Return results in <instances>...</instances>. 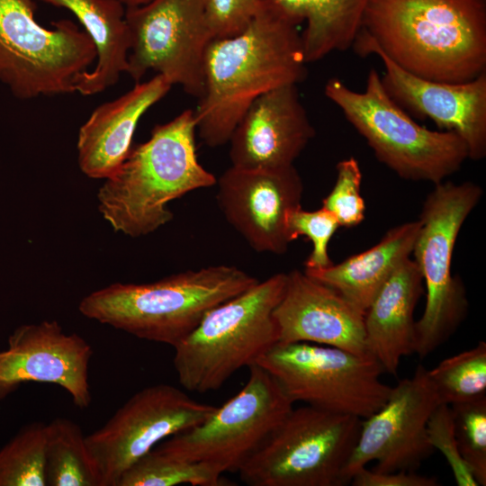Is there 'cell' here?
Returning <instances> with one entry per match:
<instances>
[{"mask_svg": "<svg viewBox=\"0 0 486 486\" xmlns=\"http://www.w3.org/2000/svg\"><path fill=\"white\" fill-rule=\"evenodd\" d=\"M352 48L425 79L471 81L486 72V0H369Z\"/></svg>", "mask_w": 486, "mask_h": 486, "instance_id": "6da1fadb", "label": "cell"}, {"mask_svg": "<svg viewBox=\"0 0 486 486\" xmlns=\"http://www.w3.org/2000/svg\"><path fill=\"white\" fill-rule=\"evenodd\" d=\"M298 26L261 3L241 32L209 42L203 92L194 111L196 132L205 145H225L257 97L305 78L307 63Z\"/></svg>", "mask_w": 486, "mask_h": 486, "instance_id": "7a4b0ae2", "label": "cell"}, {"mask_svg": "<svg viewBox=\"0 0 486 486\" xmlns=\"http://www.w3.org/2000/svg\"><path fill=\"white\" fill-rule=\"evenodd\" d=\"M196 121L191 109L156 125L149 139L132 147L97 192L98 210L115 232L148 235L173 219L167 204L216 184L198 161Z\"/></svg>", "mask_w": 486, "mask_h": 486, "instance_id": "3957f363", "label": "cell"}, {"mask_svg": "<svg viewBox=\"0 0 486 486\" xmlns=\"http://www.w3.org/2000/svg\"><path fill=\"white\" fill-rule=\"evenodd\" d=\"M258 281L234 266H211L148 284H110L85 296L78 310L87 319L174 347L209 310Z\"/></svg>", "mask_w": 486, "mask_h": 486, "instance_id": "277c9868", "label": "cell"}, {"mask_svg": "<svg viewBox=\"0 0 486 486\" xmlns=\"http://www.w3.org/2000/svg\"><path fill=\"white\" fill-rule=\"evenodd\" d=\"M286 273H277L209 310L174 346V368L188 392L220 389L278 343L274 310L284 292Z\"/></svg>", "mask_w": 486, "mask_h": 486, "instance_id": "5b68a950", "label": "cell"}, {"mask_svg": "<svg viewBox=\"0 0 486 486\" xmlns=\"http://www.w3.org/2000/svg\"><path fill=\"white\" fill-rule=\"evenodd\" d=\"M324 94L365 139L376 158L402 179L436 184L469 158L458 134L431 130L414 122L390 97L374 68L364 91H354L334 77L325 85Z\"/></svg>", "mask_w": 486, "mask_h": 486, "instance_id": "8992f818", "label": "cell"}, {"mask_svg": "<svg viewBox=\"0 0 486 486\" xmlns=\"http://www.w3.org/2000/svg\"><path fill=\"white\" fill-rule=\"evenodd\" d=\"M472 182H441L424 201L412 249L426 289V305L415 325V353L423 358L445 343L468 312L462 280L452 274L455 242L464 220L482 196Z\"/></svg>", "mask_w": 486, "mask_h": 486, "instance_id": "52a82bcc", "label": "cell"}, {"mask_svg": "<svg viewBox=\"0 0 486 486\" xmlns=\"http://www.w3.org/2000/svg\"><path fill=\"white\" fill-rule=\"evenodd\" d=\"M362 419L311 406L292 409L238 472L249 486H342Z\"/></svg>", "mask_w": 486, "mask_h": 486, "instance_id": "ba28073f", "label": "cell"}, {"mask_svg": "<svg viewBox=\"0 0 486 486\" xmlns=\"http://www.w3.org/2000/svg\"><path fill=\"white\" fill-rule=\"evenodd\" d=\"M35 11L33 0H0V83L21 100L72 94L95 47L74 22L46 28Z\"/></svg>", "mask_w": 486, "mask_h": 486, "instance_id": "9c48e42d", "label": "cell"}, {"mask_svg": "<svg viewBox=\"0 0 486 486\" xmlns=\"http://www.w3.org/2000/svg\"><path fill=\"white\" fill-rule=\"evenodd\" d=\"M294 403L364 419L387 400L392 387L370 354L307 342L276 343L256 363Z\"/></svg>", "mask_w": 486, "mask_h": 486, "instance_id": "30bf717a", "label": "cell"}, {"mask_svg": "<svg viewBox=\"0 0 486 486\" xmlns=\"http://www.w3.org/2000/svg\"><path fill=\"white\" fill-rule=\"evenodd\" d=\"M241 390L198 426L164 440L158 452L209 464L220 473L238 472L292 409L276 380L256 364Z\"/></svg>", "mask_w": 486, "mask_h": 486, "instance_id": "8fae6325", "label": "cell"}, {"mask_svg": "<svg viewBox=\"0 0 486 486\" xmlns=\"http://www.w3.org/2000/svg\"><path fill=\"white\" fill-rule=\"evenodd\" d=\"M208 0H151L126 7L130 35L127 74L140 82L148 71L165 76L190 95L203 92V58L212 40Z\"/></svg>", "mask_w": 486, "mask_h": 486, "instance_id": "7c38bea8", "label": "cell"}, {"mask_svg": "<svg viewBox=\"0 0 486 486\" xmlns=\"http://www.w3.org/2000/svg\"><path fill=\"white\" fill-rule=\"evenodd\" d=\"M216 408L170 384L136 392L104 426L86 436L101 486H117L123 472L161 441L202 423Z\"/></svg>", "mask_w": 486, "mask_h": 486, "instance_id": "4fadbf2b", "label": "cell"}, {"mask_svg": "<svg viewBox=\"0 0 486 486\" xmlns=\"http://www.w3.org/2000/svg\"><path fill=\"white\" fill-rule=\"evenodd\" d=\"M440 404L436 389L423 365L413 375L392 387L385 403L362 419L356 444L345 469L346 481L367 464L375 461L376 472L416 471L435 449L427 436V426Z\"/></svg>", "mask_w": 486, "mask_h": 486, "instance_id": "5bb4252c", "label": "cell"}, {"mask_svg": "<svg viewBox=\"0 0 486 486\" xmlns=\"http://www.w3.org/2000/svg\"><path fill=\"white\" fill-rule=\"evenodd\" d=\"M227 221L256 252L281 255L292 242L288 213L301 205L302 179L294 165L264 169L230 166L216 181Z\"/></svg>", "mask_w": 486, "mask_h": 486, "instance_id": "9a60e30c", "label": "cell"}, {"mask_svg": "<svg viewBox=\"0 0 486 486\" xmlns=\"http://www.w3.org/2000/svg\"><path fill=\"white\" fill-rule=\"evenodd\" d=\"M92 346L81 336L68 334L56 320L22 324L0 349V401L29 382L57 384L76 406L92 401L88 380Z\"/></svg>", "mask_w": 486, "mask_h": 486, "instance_id": "2e32d148", "label": "cell"}, {"mask_svg": "<svg viewBox=\"0 0 486 486\" xmlns=\"http://www.w3.org/2000/svg\"><path fill=\"white\" fill-rule=\"evenodd\" d=\"M371 54L382 61V83L399 106L458 134L470 159L486 156V72L464 83L436 82L407 72L378 50H367L364 57Z\"/></svg>", "mask_w": 486, "mask_h": 486, "instance_id": "e0dca14e", "label": "cell"}, {"mask_svg": "<svg viewBox=\"0 0 486 486\" xmlns=\"http://www.w3.org/2000/svg\"><path fill=\"white\" fill-rule=\"evenodd\" d=\"M314 136L297 85L276 87L257 97L235 127L229 140L231 166L264 169L293 165Z\"/></svg>", "mask_w": 486, "mask_h": 486, "instance_id": "ac0fdd59", "label": "cell"}, {"mask_svg": "<svg viewBox=\"0 0 486 486\" xmlns=\"http://www.w3.org/2000/svg\"><path fill=\"white\" fill-rule=\"evenodd\" d=\"M278 343L307 342L366 354L364 313L331 287L304 271L286 273L274 310Z\"/></svg>", "mask_w": 486, "mask_h": 486, "instance_id": "d6986e66", "label": "cell"}, {"mask_svg": "<svg viewBox=\"0 0 486 486\" xmlns=\"http://www.w3.org/2000/svg\"><path fill=\"white\" fill-rule=\"evenodd\" d=\"M171 83L157 74L118 98L96 107L80 127L77 161L82 173L106 179L121 166L132 148L140 118L171 89Z\"/></svg>", "mask_w": 486, "mask_h": 486, "instance_id": "ffe728a7", "label": "cell"}, {"mask_svg": "<svg viewBox=\"0 0 486 486\" xmlns=\"http://www.w3.org/2000/svg\"><path fill=\"white\" fill-rule=\"evenodd\" d=\"M424 292L421 273L406 259L382 286L364 312L366 352L396 375L402 357L415 353V307Z\"/></svg>", "mask_w": 486, "mask_h": 486, "instance_id": "44dd1931", "label": "cell"}, {"mask_svg": "<svg viewBox=\"0 0 486 486\" xmlns=\"http://www.w3.org/2000/svg\"><path fill=\"white\" fill-rule=\"evenodd\" d=\"M419 227V220L402 223L360 254L326 268L304 272L336 290L364 313L385 282L410 257Z\"/></svg>", "mask_w": 486, "mask_h": 486, "instance_id": "7402d4cb", "label": "cell"}, {"mask_svg": "<svg viewBox=\"0 0 486 486\" xmlns=\"http://www.w3.org/2000/svg\"><path fill=\"white\" fill-rule=\"evenodd\" d=\"M42 1L70 11L95 47L96 65L79 76L76 92L93 95L114 86L127 72L131 44L125 5L120 0Z\"/></svg>", "mask_w": 486, "mask_h": 486, "instance_id": "603a6c76", "label": "cell"}, {"mask_svg": "<svg viewBox=\"0 0 486 486\" xmlns=\"http://www.w3.org/2000/svg\"><path fill=\"white\" fill-rule=\"evenodd\" d=\"M296 24L306 63L316 62L333 51L350 47L358 33L369 0H260Z\"/></svg>", "mask_w": 486, "mask_h": 486, "instance_id": "cb8c5ba5", "label": "cell"}, {"mask_svg": "<svg viewBox=\"0 0 486 486\" xmlns=\"http://www.w3.org/2000/svg\"><path fill=\"white\" fill-rule=\"evenodd\" d=\"M81 428L67 418L46 424L47 486H101L95 462Z\"/></svg>", "mask_w": 486, "mask_h": 486, "instance_id": "d4e9b609", "label": "cell"}, {"mask_svg": "<svg viewBox=\"0 0 486 486\" xmlns=\"http://www.w3.org/2000/svg\"><path fill=\"white\" fill-rule=\"evenodd\" d=\"M440 404L453 405L486 397V343L441 361L428 370Z\"/></svg>", "mask_w": 486, "mask_h": 486, "instance_id": "484cf974", "label": "cell"}, {"mask_svg": "<svg viewBox=\"0 0 486 486\" xmlns=\"http://www.w3.org/2000/svg\"><path fill=\"white\" fill-rule=\"evenodd\" d=\"M222 474L209 464L169 457L153 448L128 470L117 486H220Z\"/></svg>", "mask_w": 486, "mask_h": 486, "instance_id": "4316f807", "label": "cell"}, {"mask_svg": "<svg viewBox=\"0 0 486 486\" xmlns=\"http://www.w3.org/2000/svg\"><path fill=\"white\" fill-rule=\"evenodd\" d=\"M46 424L23 426L0 449V486H46Z\"/></svg>", "mask_w": 486, "mask_h": 486, "instance_id": "83f0119b", "label": "cell"}, {"mask_svg": "<svg viewBox=\"0 0 486 486\" xmlns=\"http://www.w3.org/2000/svg\"><path fill=\"white\" fill-rule=\"evenodd\" d=\"M460 453L478 485H486V397L450 405Z\"/></svg>", "mask_w": 486, "mask_h": 486, "instance_id": "f1b7e54d", "label": "cell"}, {"mask_svg": "<svg viewBox=\"0 0 486 486\" xmlns=\"http://www.w3.org/2000/svg\"><path fill=\"white\" fill-rule=\"evenodd\" d=\"M286 224L292 241L305 236L312 243V250L304 262L306 270L322 269L334 264L328 245L340 226L327 209L321 206L316 211H305L300 206L288 213Z\"/></svg>", "mask_w": 486, "mask_h": 486, "instance_id": "f546056e", "label": "cell"}, {"mask_svg": "<svg viewBox=\"0 0 486 486\" xmlns=\"http://www.w3.org/2000/svg\"><path fill=\"white\" fill-rule=\"evenodd\" d=\"M362 172L354 157L337 165V179L330 193L322 200L340 227L352 228L364 219L365 204L361 195Z\"/></svg>", "mask_w": 486, "mask_h": 486, "instance_id": "4dcf8cb0", "label": "cell"}, {"mask_svg": "<svg viewBox=\"0 0 486 486\" xmlns=\"http://www.w3.org/2000/svg\"><path fill=\"white\" fill-rule=\"evenodd\" d=\"M427 436L430 446L446 458L458 486H478L460 453L449 405L439 404L434 410L428 422Z\"/></svg>", "mask_w": 486, "mask_h": 486, "instance_id": "1f68e13d", "label": "cell"}, {"mask_svg": "<svg viewBox=\"0 0 486 486\" xmlns=\"http://www.w3.org/2000/svg\"><path fill=\"white\" fill-rule=\"evenodd\" d=\"M261 6L260 0H208L206 19L212 39L241 32Z\"/></svg>", "mask_w": 486, "mask_h": 486, "instance_id": "d6a6232c", "label": "cell"}, {"mask_svg": "<svg viewBox=\"0 0 486 486\" xmlns=\"http://www.w3.org/2000/svg\"><path fill=\"white\" fill-rule=\"evenodd\" d=\"M354 486H436L434 477L420 475L416 471L376 472L364 467L351 478Z\"/></svg>", "mask_w": 486, "mask_h": 486, "instance_id": "836d02e7", "label": "cell"}, {"mask_svg": "<svg viewBox=\"0 0 486 486\" xmlns=\"http://www.w3.org/2000/svg\"><path fill=\"white\" fill-rule=\"evenodd\" d=\"M125 7H134L145 4L151 0H120Z\"/></svg>", "mask_w": 486, "mask_h": 486, "instance_id": "e575fe53", "label": "cell"}]
</instances>
